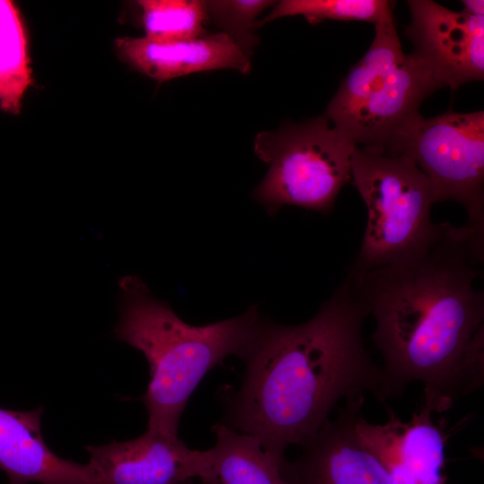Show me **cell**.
Masks as SVG:
<instances>
[{
    "label": "cell",
    "instance_id": "4fadbf2b",
    "mask_svg": "<svg viewBox=\"0 0 484 484\" xmlns=\"http://www.w3.org/2000/svg\"><path fill=\"white\" fill-rule=\"evenodd\" d=\"M41 408H0V469L10 484H101L92 469L57 456L41 433Z\"/></svg>",
    "mask_w": 484,
    "mask_h": 484
},
{
    "label": "cell",
    "instance_id": "d6986e66",
    "mask_svg": "<svg viewBox=\"0 0 484 484\" xmlns=\"http://www.w3.org/2000/svg\"><path fill=\"white\" fill-rule=\"evenodd\" d=\"M464 9L470 14L477 16H484V1L483 0H464L462 1Z\"/></svg>",
    "mask_w": 484,
    "mask_h": 484
},
{
    "label": "cell",
    "instance_id": "ffe728a7",
    "mask_svg": "<svg viewBox=\"0 0 484 484\" xmlns=\"http://www.w3.org/2000/svg\"><path fill=\"white\" fill-rule=\"evenodd\" d=\"M193 480H194V479H192V480H185V481L180 482V483H178V484H203L202 482H200V483H195V482L193 481Z\"/></svg>",
    "mask_w": 484,
    "mask_h": 484
},
{
    "label": "cell",
    "instance_id": "9a60e30c",
    "mask_svg": "<svg viewBox=\"0 0 484 484\" xmlns=\"http://www.w3.org/2000/svg\"><path fill=\"white\" fill-rule=\"evenodd\" d=\"M27 32L17 5L0 0V107L18 114L32 85Z\"/></svg>",
    "mask_w": 484,
    "mask_h": 484
},
{
    "label": "cell",
    "instance_id": "e0dca14e",
    "mask_svg": "<svg viewBox=\"0 0 484 484\" xmlns=\"http://www.w3.org/2000/svg\"><path fill=\"white\" fill-rule=\"evenodd\" d=\"M142 24L146 38L183 40L206 35L205 3L201 0H140Z\"/></svg>",
    "mask_w": 484,
    "mask_h": 484
},
{
    "label": "cell",
    "instance_id": "9c48e42d",
    "mask_svg": "<svg viewBox=\"0 0 484 484\" xmlns=\"http://www.w3.org/2000/svg\"><path fill=\"white\" fill-rule=\"evenodd\" d=\"M359 406L353 428L359 440L377 457L394 484H447L445 471L446 436L433 420V409L422 405L410 421L388 410L383 424L367 421Z\"/></svg>",
    "mask_w": 484,
    "mask_h": 484
},
{
    "label": "cell",
    "instance_id": "277c9868",
    "mask_svg": "<svg viewBox=\"0 0 484 484\" xmlns=\"http://www.w3.org/2000/svg\"><path fill=\"white\" fill-rule=\"evenodd\" d=\"M375 30L371 46L343 79L324 116L357 147L382 153L440 86L416 56L402 51L393 18L376 24Z\"/></svg>",
    "mask_w": 484,
    "mask_h": 484
},
{
    "label": "cell",
    "instance_id": "3957f363",
    "mask_svg": "<svg viewBox=\"0 0 484 484\" xmlns=\"http://www.w3.org/2000/svg\"><path fill=\"white\" fill-rule=\"evenodd\" d=\"M116 337L147 359L151 381L142 401L147 429L178 437V425L189 397L206 374L229 356L240 357L262 318L258 307L243 314L194 326L156 298L135 276L120 280Z\"/></svg>",
    "mask_w": 484,
    "mask_h": 484
},
{
    "label": "cell",
    "instance_id": "ac0fdd59",
    "mask_svg": "<svg viewBox=\"0 0 484 484\" xmlns=\"http://www.w3.org/2000/svg\"><path fill=\"white\" fill-rule=\"evenodd\" d=\"M277 1L272 0H208L204 1L208 21L219 32L226 34L247 56L258 45L257 18Z\"/></svg>",
    "mask_w": 484,
    "mask_h": 484
},
{
    "label": "cell",
    "instance_id": "52a82bcc",
    "mask_svg": "<svg viewBox=\"0 0 484 484\" xmlns=\"http://www.w3.org/2000/svg\"><path fill=\"white\" fill-rule=\"evenodd\" d=\"M411 159L428 178L434 202L452 200L467 212L465 226L484 238V112L419 113L384 151Z\"/></svg>",
    "mask_w": 484,
    "mask_h": 484
},
{
    "label": "cell",
    "instance_id": "7a4b0ae2",
    "mask_svg": "<svg viewBox=\"0 0 484 484\" xmlns=\"http://www.w3.org/2000/svg\"><path fill=\"white\" fill-rule=\"evenodd\" d=\"M368 311L351 281L344 282L308 321L282 324L262 316L239 358L245 370L229 394L221 423L257 437L278 462L328 420L334 406L385 402L398 394L367 353L362 327Z\"/></svg>",
    "mask_w": 484,
    "mask_h": 484
},
{
    "label": "cell",
    "instance_id": "8992f818",
    "mask_svg": "<svg viewBox=\"0 0 484 484\" xmlns=\"http://www.w3.org/2000/svg\"><path fill=\"white\" fill-rule=\"evenodd\" d=\"M355 148L324 115L261 132L254 151L268 170L253 196L271 216L285 205L328 213L350 182Z\"/></svg>",
    "mask_w": 484,
    "mask_h": 484
},
{
    "label": "cell",
    "instance_id": "6da1fadb",
    "mask_svg": "<svg viewBox=\"0 0 484 484\" xmlns=\"http://www.w3.org/2000/svg\"><path fill=\"white\" fill-rule=\"evenodd\" d=\"M483 258L484 238L448 223L419 255L348 278L376 320L389 384L400 396L422 383L435 413L483 383L484 293L473 284Z\"/></svg>",
    "mask_w": 484,
    "mask_h": 484
},
{
    "label": "cell",
    "instance_id": "7c38bea8",
    "mask_svg": "<svg viewBox=\"0 0 484 484\" xmlns=\"http://www.w3.org/2000/svg\"><path fill=\"white\" fill-rule=\"evenodd\" d=\"M115 49L131 67L161 82L218 69L244 74L251 70L249 57L221 32L183 40L123 37L116 39Z\"/></svg>",
    "mask_w": 484,
    "mask_h": 484
},
{
    "label": "cell",
    "instance_id": "30bf717a",
    "mask_svg": "<svg viewBox=\"0 0 484 484\" xmlns=\"http://www.w3.org/2000/svg\"><path fill=\"white\" fill-rule=\"evenodd\" d=\"M363 403L346 402L335 419H329L299 445L301 451L293 461H283L285 484H394L355 433L353 412Z\"/></svg>",
    "mask_w": 484,
    "mask_h": 484
},
{
    "label": "cell",
    "instance_id": "5bb4252c",
    "mask_svg": "<svg viewBox=\"0 0 484 484\" xmlns=\"http://www.w3.org/2000/svg\"><path fill=\"white\" fill-rule=\"evenodd\" d=\"M214 445L204 450L203 484H285L283 462L274 459L250 434L221 422L213 425Z\"/></svg>",
    "mask_w": 484,
    "mask_h": 484
},
{
    "label": "cell",
    "instance_id": "2e32d148",
    "mask_svg": "<svg viewBox=\"0 0 484 484\" xmlns=\"http://www.w3.org/2000/svg\"><path fill=\"white\" fill-rule=\"evenodd\" d=\"M395 2L386 0H281L276 2L257 28L273 20L301 15L310 24L325 20L361 21L374 25L393 18Z\"/></svg>",
    "mask_w": 484,
    "mask_h": 484
},
{
    "label": "cell",
    "instance_id": "5b68a950",
    "mask_svg": "<svg viewBox=\"0 0 484 484\" xmlns=\"http://www.w3.org/2000/svg\"><path fill=\"white\" fill-rule=\"evenodd\" d=\"M350 182L367 210L361 246L347 276L350 280L419 255L441 237L448 224L432 221L430 210L435 202L430 184L406 156L356 146Z\"/></svg>",
    "mask_w": 484,
    "mask_h": 484
},
{
    "label": "cell",
    "instance_id": "ba28073f",
    "mask_svg": "<svg viewBox=\"0 0 484 484\" xmlns=\"http://www.w3.org/2000/svg\"><path fill=\"white\" fill-rule=\"evenodd\" d=\"M405 36L440 88L457 90L484 77V16L455 12L434 1L410 0Z\"/></svg>",
    "mask_w": 484,
    "mask_h": 484
},
{
    "label": "cell",
    "instance_id": "8fae6325",
    "mask_svg": "<svg viewBox=\"0 0 484 484\" xmlns=\"http://www.w3.org/2000/svg\"><path fill=\"white\" fill-rule=\"evenodd\" d=\"M86 450L101 484H178L199 479L204 465V451L148 429L136 438Z\"/></svg>",
    "mask_w": 484,
    "mask_h": 484
}]
</instances>
